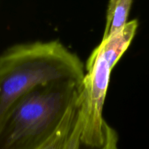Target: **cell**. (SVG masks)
I'll list each match as a JSON object with an SVG mask.
<instances>
[{"label":"cell","mask_w":149,"mask_h":149,"mask_svg":"<svg viewBox=\"0 0 149 149\" xmlns=\"http://www.w3.org/2000/svg\"><path fill=\"white\" fill-rule=\"evenodd\" d=\"M82 82L42 84L22 96L10 110L0 134V149H36L56 132L78 100Z\"/></svg>","instance_id":"obj_2"},{"label":"cell","mask_w":149,"mask_h":149,"mask_svg":"<svg viewBox=\"0 0 149 149\" xmlns=\"http://www.w3.org/2000/svg\"><path fill=\"white\" fill-rule=\"evenodd\" d=\"M123 54L113 42L102 39L87 60L79 99L82 116V138L87 143H102L111 130L103 116V106L111 73Z\"/></svg>","instance_id":"obj_3"},{"label":"cell","mask_w":149,"mask_h":149,"mask_svg":"<svg viewBox=\"0 0 149 149\" xmlns=\"http://www.w3.org/2000/svg\"><path fill=\"white\" fill-rule=\"evenodd\" d=\"M82 63L58 41L10 47L0 55V134L15 103L42 84L60 81L82 82Z\"/></svg>","instance_id":"obj_1"},{"label":"cell","mask_w":149,"mask_h":149,"mask_svg":"<svg viewBox=\"0 0 149 149\" xmlns=\"http://www.w3.org/2000/svg\"><path fill=\"white\" fill-rule=\"evenodd\" d=\"M133 0H111L106 15L103 39L120 31L128 23L127 19Z\"/></svg>","instance_id":"obj_5"},{"label":"cell","mask_w":149,"mask_h":149,"mask_svg":"<svg viewBox=\"0 0 149 149\" xmlns=\"http://www.w3.org/2000/svg\"><path fill=\"white\" fill-rule=\"evenodd\" d=\"M118 141V135L113 128L100 144H92L83 140L82 116L78 99L70 108L56 132L36 149H119Z\"/></svg>","instance_id":"obj_4"}]
</instances>
